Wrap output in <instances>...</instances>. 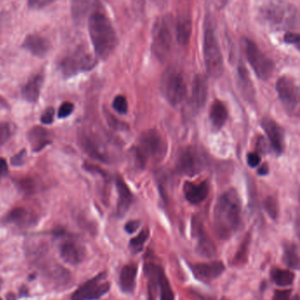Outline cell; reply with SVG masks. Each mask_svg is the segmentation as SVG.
<instances>
[{"instance_id":"ee69618b","label":"cell","mask_w":300,"mask_h":300,"mask_svg":"<svg viewBox=\"0 0 300 300\" xmlns=\"http://www.w3.org/2000/svg\"><path fill=\"white\" fill-rule=\"evenodd\" d=\"M284 40L286 43L289 44H296L298 45L300 43V37L298 33L293 31H288L285 35Z\"/></svg>"},{"instance_id":"7a4b0ae2","label":"cell","mask_w":300,"mask_h":300,"mask_svg":"<svg viewBox=\"0 0 300 300\" xmlns=\"http://www.w3.org/2000/svg\"><path fill=\"white\" fill-rule=\"evenodd\" d=\"M88 31L96 56L100 59H108L118 43L111 21L102 12H92L88 18Z\"/></svg>"},{"instance_id":"ab89813d","label":"cell","mask_w":300,"mask_h":300,"mask_svg":"<svg viewBox=\"0 0 300 300\" xmlns=\"http://www.w3.org/2000/svg\"><path fill=\"white\" fill-rule=\"evenodd\" d=\"M74 110V105L70 102H65L62 103V105L60 106L59 109V118L62 119V118H66L70 117Z\"/></svg>"},{"instance_id":"f1b7e54d","label":"cell","mask_w":300,"mask_h":300,"mask_svg":"<svg viewBox=\"0 0 300 300\" xmlns=\"http://www.w3.org/2000/svg\"><path fill=\"white\" fill-rule=\"evenodd\" d=\"M237 70H238L239 87H240V89L241 90L244 96L247 100L252 101L255 97V93H254L253 82L250 79L247 70L245 65L242 64V62H240Z\"/></svg>"},{"instance_id":"ba28073f","label":"cell","mask_w":300,"mask_h":300,"mask_svg":"<svg viewBox=\"0 0 300 300\" xmlns=\"http://www.w3.org/2000/svg\"><path fill=\"white\" fill-rule=\"evenodd\" d=\"M245 58L257 78L265 81L268 80L275 70V64L268 56L259 49L252 40H243Z\"/></svg>"},{"instance_id":"52a82bcc","label":"cell","mask_w":300,"mask_h":300,"mask_svg":"<svg viewBox=\"0 0 300 300\" xmlns=\"http://www.w3.org/2000/svg\"><path fill=\"white\" fill-rule=\"evenodd\" d=\"M160 90L170 105L178 106L187 96V84L183 74L176 68H169L164 72L160 81Z\"/></svg>"},{"instance_id":"b9f144b4","label":"cell","mask_w":300,"mask_h":300,"mask_svg":"<svg viewBox=\"0 0 300 300\" xmlns=\"http://www.w3.org/2000/svg\"><path fill=\"white\" fill-rule=\"evenodd\" d=\"M27 159V151L26 150H21L20 152H18L11 159V163L12 166H21L25 163Z\"/></svg>"},{"instance_id":"8d00e7d4","label":"cell","mask_w":300,"mask_h":300,"mask_svg":"<svg viewBox=\"0 0 300 300\" xmlns=\"http://www.w3.org/2000/svg\"><path fill=\"white\" fill-rule=\"evenodd\" d=\"M263 206H264V210L267 212V214L269 215V218L273 220H276L278 217V213H279V208H278L277 199L273 196H268L264 200Z\"/></svg>"},{"instance_id":"4dcf8cb0","label":"cell","mask_w":300,"mask_h":300,"mask_svg":"<svg viewBox=\"0 0 300 300\" xmlns=\"http://www.w3.org/2000/svg\"><path fill=\"white\" fill-rule=\"evenodd\" d=\"M5 218L6 222L20 227L29 226L34 221L31 213L22 207H18L12 210L6 215Z\"/></svg>"},{"instance_id":"d4e9b609","label":"cell","mask_w":300,"mask_h":300,"mask_svg":"<svg viewBox=\"0 0 300 300\" xmlns=\"http://www.w3.org/2000/svg\"><path fill=\"white\" fill-rule=\"evenodd\" d=\"M175 34L177 42L180 45L185 46L189 43L192 34V20L189 14H180L175 24Z\"/></svg>"},{"instance_id":"f6af8a7d","label":"cell","mask_w":300,"mask_h":300,"mask_svg":"<svg viewBox=\"0 0 300 300\" xmlns=\"http://www.w3.org/2000/svg\"><path fill=\"white\" fill-rule=\"evenodd\" d=\"M292 290H285V291H276L274 293L272 300H291Z\"/></svg>"},{"instance_id":"74e56055","label":"cell","mask_w":300,"mask_h":300,"mask_svg":"<svg viewBox=\"0 0 300 300\" xmlns=\"http://www.w3.org/2000/svg\"><path fill=\"white\" fill-rule=\"evenodd\" d=\"M112 107L117 113L121 114V115L128 113L129 106H128L127 99L123 95H117V97L114 99Z\"/></svg>"},{"instance_id":"f907efd6","label":"cell","mask_w":300,"mask_h":300,"mask_svg":"<svg viewBox=\"0 0 300 300\" xmlns=\"http://www.w3.org/2000/svg\"><path fill=\"white\" fill-rule=\"evenodd\" d=\"M292 300H300V299H299V295H295V296L293 297V299Z\"/></svg>"},{"instance_id":"44dd1931","label":"cell","mask_w":300,"mask_h":300,"mask_svg":"<svg viewBox=\"0 0 300 300\" xmlns=\"http://www.w3.org/2000/svg\"><path fill=\"white\" fill-rule=\"evenodd\" d=\"M22 47L38 58H45L51 50L49 40L39 35H28L22 43Z\"/></svg>"},{"instance_id":"681fc988","label":"cell","mask_w":300,"mask_h":300,"mask_svg":"<svg viewBox=\"0 0 300 300\" xmlns=\"http://www.w3.org/2000/svg\"><path fill=\"white\" fill-rule=\"evenodd\" d=\"M258 175L261 176H265L269 174V167L267 164H264L263 166H261V168L258 169Z\"/></svg>"},{"instance_id":"7bdbcfd3","label":"cell","mask_w":300,"mask_h":300,"mask_svg":"<svg viewBox=\"0 0 300 300\" xmlns=\"http://www.w3.org/2000/svg\"><path fill=\"white\" fill-rule=\"evenodd\" d=\"M246 161H247V164H248L250 168H257L258 166L261 163V158L258 153L251 152V153L247 154Z\"/></svg>"},{"instance_id":"ffe728a7","label":"cell","mask_w":300,"mask_h":300,"mask_svg":"<svg viewBox=\"0 0 300 300\" xmlns=\"http://www.w3.org/2000/svg\"><path fill=\"white\" fill-rule=\"evenodd\" d=\"M210 187L206 181L194 183L186 181L183 185V194L185 199L193 205H197L208 197Z\"/></svg>"},{"instance_id":"d6a6232c","label":"cell","mask_w":300,"mask_h":300,"mask_svg":"<svg viewBox=\"0 0 300 300\" xmlns=\"http://www.w3.org/2000/svg\"><path fill=\"white\" fill-rule=\"evenodd\" d=\"M94 2L91 1H73L71 4V15L75 21L81 22L94 8Z\"/></svg>"},{"instance_id":"60d3db41","label":"cell","mask_w":300,"mask_h":300,"mask_svg":"<svg viewBox=\"0 0 300 300\" xmlns=\"http://www.w3.org/2000/svg\"><path fill=\"white\" fill-rule=\"evenodd\" d=\"M55 109L53 108H49L43 112L41 117V121L43 124L50 125L54 121Z\"/></svg>"},{"instance_id":"c3c4849f","label":"cell","mask_w":300,"mask_h":300,"mask_svg":"<svg viewBox=\"0 0 300 300\" xmlns=\"http://www.w3.org/2000/svg\"><path fill=\"white\" fill-rule=\"evenodd\" d=\"M7 162L3 158H0V180L3 179L4 177L7 176Z\"/></svg>"},{"instance_id":"5b68a950","label":"cell","mask_w":300,"mask_h":300,"mask_svg":"<svg viewBox=\"0 0 300 300\" xmlns=\"http://www.w3.org/2000/svg\"><path fill=\"white\" fill-rule=\"evenodd\" d=\"M168 152V144L156 129H147L141 134L136 148V155L143 166L148 162H159Z\"/></svg>"},{"instance_id":"603a6c76","label":"cell","mask_w":300,"mask_h":300,"mask_svg":"<svg viewBox=\"0 0 300 300\" xmlns=\"http://www.w3.org/2000/svg\"><path fill=\"white\" fill-rule=\"evenodd\" d=\"M160 268V266L153 262L144 263V275L147 277V300H157L159 296L158 274Z\"/></svg>"},{"instance_id":"816d5d0a","label":"cell","mask_w":300,"mask_h":300,"mask_svg":"<svg viewBox=\"0 0 300 300\" xmlns=\"http://www.w3.org/2000/svg\"><path fill=\"white\" fill-rule=\"evenodd\" d=\"M226 300V299H221V300Z\"/></svg>"},{"instance_id":"7dc6e473","label":"cell","mask_w":300,"mask_h":300,"mask_svg":"<svg viewBox=\"0 0 300 300\" xmlns=\"http://www.w3.org/2000/svg\"><path fill=\"white\" fill-rule=\"evenodd\" d=\"M51 1H46V0H34V1H29L28 2V6L31 9L38 10V9H43L46 7L49 4H51Z\"/></svg>"},{"instance_id":"7c38bea8","label":"cell","mask_w":300,"mask_h":300,"mask_svg":"<svg viewBox=\"0 0 300 300\" xmlns=\"http://www.w3.org/2000/svg\"><path fill=\"white\" fill-rule=\"evenodd\" d=\"M205 164V157L201 151L195 147H187L180 153L176 167L180 174L194 176L203 171Z\"/></svg>"},{"instance_id":"e575fe53","label":"cell","mask_w":300,"mask_h":300,"mask_svg":"<svg viewBox=\"0 0 300 300\" xmlns=\"http://www.w3.org/2000/svg\"><path fill=\"white\" fill-rule=\"evenodd\" d=\"M149 237H150V231L147 228H144L141 231L136 237L129 240V246L130 252L133 254L141 253L144 249V244L148 240Z\"/></svg>"},{"instance_id":"7402d4cb","label":"cell","mask_w":300,"mask_h":300,"mask_svg":"<svg viewBox=\"0 0 300 300\" xmlns=\"http://www.w3.org/2000/svg\"><path fill=\"white\" fill-rule=\"evenodd\" d=\"M82 146L85 149L90 156L94 159L102 161H108L109 158L106 153L104 144L101 143V141L97 137H94L91 134L85 133L80 137Z\"/></svg>"},{"instance_id":"30bf717a","label":"cell","mask_w":300,"mask_h":300,"mask_svg":"<svg viewBox=\"0 0 300 300\" xmlns=\"http://www.w3.org/2000/svg\"><path fill=\"white\" fill-rule=\"evenodd\" d=\"M96 64V60L81 50L72 52L62 59L59 63V70L63 76L70 77L83 70H92Z\"/></svg>"},{"instance_id":"83f0119b","label":"cell","mask_w":300,"mask_h":300,"mask_svg":"<svg viewBox=\"0 0 300 300\" xmlns=\"http://www.w3.org/2000/svg\"><path fill=\"white\" fill-rule=\"evenodd\" d=\"M209 118L212 127L216 130L222 129L228 119V110L226 105L219 100H215L210 109Z\"/></svg>"},{"instance_id":"277c9868","label":"cell","mask_w":300,"mask_h":300,"mask_svg":"<svg viewBox=\"0 0 300 300\" xmlns=\"http://www.w3.org/2000/svg\"><path fill=\"white\" fill-rule=\"evenodd\" d=\"M261 20L276 30L292 29L299 24V11L294 5L284 2H270L260 11Z\"/></svg>"},{"instance_id":"d6986e66","label":"cell","mask_w":300,"mask_h":300,"mask_svg":"<svg viewBox=\"0 0 300 300\" xmlns=\"http://www.w3.org/2000/svg\"><path fill=\"white\" fill-rule=\"evenodd\" d=\"M208 97V83L203 75H196L192 85L190 103L195 111L203 109Z\"/></svg>"},{"instance_id":"4316f807","label":"cell","mask_w":300,"mask_h":300,"mask_svg":"<svg viewBox=\"0 0 300 300\" xmlns=\"http://www.w3.org/2000/svg\"><path fill=\"white\" fill-rule=\"evenodd\" d=\"M137 267L134 264L125 265L121 269L119 277V286L121 292L126 294H132L136 287Z\"/></svg>"},{"instance_id":"e0dca14e","label":"cell","mask_w":300,"mask_h":300,"mask_svg":"<svg viewBox=\"0 0 300 300\" xmlns=\"http://www.w3.org/2000/svg\"><path fill=\"white\" fill-rule=\"evenodd\" d=\"M118 200H117V215L118 218H123L129 211V208L133 203L132 192L129 189L128 185L120 176H117L116 179Z\"/></svg>"},{"instance_id":"2e32d148","label":"cell","mask_w":300,"mask_h":300,"mask_svg":"<svg viewBox=\"0 0 300 300\" xmlns=\"http://www.w3.org/2000/svg\"><path fill=\"white\" fill-rule=\"evenodd\" d=\"M60 256L66 263L77 265L80 263L86 255L85 247L81 243L74 240H66L59 247Z\"/></svg>"},{"instance_id":"8992f818","label":"cell","mask_w":300,"mask_h":300,"mask_svg":"<svg viewBox=\"0 0 300 300\" xmlns=\"http://www.w3.org/2000/svg\"><path fill=\"white\" fill-rule=\"evenodd\" d=\"M175 35V21L170 14L158 19L152 30V51L160 61L166 60L170 54Z\"/></svg>"},{"instance_id":"484cf974","label":"cell","mask_w":300,"mask_h":300,"mask_svg":"<svg viewBox=\"0 0 300 300\" xmlns=\"http://www.w3.org/2000/svg\"><path fill=\"white\" fill-rule=\"evenodd\" d=\"M43 85V75H34L28 79L21 91V95L25 101L35 103L38 101Z\"/></svg>"},{"instance_id":"9c48e42d","label":"cell","mask_w":300,"mask_h":300,"mask_svg":"<svg viewBox=\"0 0 300 300\" xmlns=\"http://www.w3.org/2000/svg\"><path fill=\"white\" fill-rule=\"evenodd\" d=\"M276 89L286 112L293 117H298L300 112V87L296 80L288 76H283L277 79Z\"/></svg>"},{"instance_id":"cb8c5ba5","label":"cell","mask_w":300,"mask_h":300,"mask_svg":"<svg viewBox=\"0 0 300 300\" xmlns=\"http://www.w3.org/2000/svg\"><path fill=\"white\" fill-rule=\"evenodd\" d=\"M28 143L34 152H40L51 144V132L43 127L35 126L28 133Z\"/></svg>"},{"instance_id":"836d02e7","label":"cell","mask_w":300,"mask_h":300,"mask_svg":"<svg viewBox=\"0 0 300 300\" xmlns=\"http://www.w3.org/2000/svg\"><path fill=\"white\" fill-rule=\"evenodd\" d=\"M158 284L160 300H175V293L162 268H160L158 274Z\"/></svg>"},{"instance_id":"d590c367","label":"cell","mask_w":300,"mask_h":300,"mask_svg":"<svg viewBox=\"0 0 300 300\" xmlns=\"http://www.w3.org/2000/svg\"><path fill=\"white\" fill-rule=\"evenodd\" d=\"M250 239L251 237H250L249 234H247L240 245L237 253L234 255V261L236 265L243 264L246 261L248 249H249Z\"/></svg>"},{"instance_id":"ac0fdd59","label":"cell","mask_w":300,"mask_h":300,"mask_svg":"<svg viewBox=\"0 0 300 300\" xmlns=\"http://www.w3.org/2000/svg\"><path fill=\"white\" fill-rule=\"evenodd\" d=\"M41 267L48 278H50V280L55 285L58 286H65L70 283L71 276L69 270L59 263L45 261L41 263Z\"/></svg>"},{"instance_id":"f546056e","label":"cell","mask_w":300,"mask_h":300,"mask_svg":"<svg viewBox=\"0 0 300 300\" xmlns=\"http://www.w3.org/2000/svg\"><path fill=\"white\" fill-rule=\"evenodd\" d=\"M283 261L285 265L293 270L300 269L299 246L293 242H285L283 248Z\"/></svg>"},{"instance_id":"bcb514c9","label":"cell","mask_w":300,"mask_h":300,"mask_svg":"<svg viewBox=\"0 0 300 300\" xmlns=\"http://www.w3.org/2000/svg\"><path fill=\"white\" fill-rule=\"evenodd\" d=\"M140 226V222L138 220H130L126 223L124 226V230L127 234H133L138 230Z\"/></svg>"},{"instance_id":"f5cc1de1","label":"cell","mask_w":300,"mask_h":300,"mask_svg":"<svg viewBox=\"0 0 300 300\" xmlns=\"http://www.w3.org/2000/svg\"><path fill=\"white\" fill-rule=\"evenodd\" d=\"M0 300H2V299H0Z\"/></svg>"},{"instance_id":"4fadbf2b","label":"cell","mask_w":300,"mask_h":300,"mask_svg":"<svg viewBox=\"0 0 300 300\" xmlns=\"http://www.w3.org/2000/svg\"><path fill=\"white\" fill-rule=\"evenodd\" d=\"M191 233L195 239V252L204 258H211L216 254V245L203 227V222L198 217H194L191 221Z\"/></svg>"},{"instance_id":"9a60e30c","label":"cell","mask_w":300,"mask_h":300,"mask_svg":"<svg viewBox=\"0 0 300 300\" xmlns=\"http://www.w3.org/2000/svg\"><path fill=\"white\" fill-rule=\"evenodd\" d=\"M190 269L196 279L203 283H210L220 277L225 272L226 267L222 261H213L195 264L191 266Z\"/></svg>"},{"instance_id":"5bb4252c","label":"cell","mask_w":300,"mask_h":300,"mask_svg":"<svg viewBox=\"0 0 300 300\" xmlns=\"http://www.w3.org/2000/svg\"><path fill=\"white\" fill-rule=\"evenodd\" d=\"M261 127L268 136L273 151L280 155L285 150V131L277 121L266 117L261 121Z\"/></svg>"},{"instance_id":"f35d334b","label":"cell","mask_w":300,"mask_h":300,"mask_svg":"<svg viewBox=\"0 0 300 300\" xmlns=\"http://www.w3.org/2000/svg\"><path fill=\"white\" fill-rule=\"evenodd\" d=\"M12 136L11 126L7 122H0V145L5 144Z\"/></svg>"},{"instance_id":"1f68e13d","label":"cell","mask_w":300,"mask_h":300,"mask_svg":"<svg viewBox=\"0 0 300 300\" xmlns=\"http://www.w3.org/2000/svg\"><path fill=\"white\" fill-rule=\"evenodd\" d=\"M295 273L287 269L273 268L270 270V278L275 285L279 287H288L293 285L295 280Z\"/></svg>"},{"instance_id":"8fae6325","label":"cell","mask_w":300,"mask_h":300,"mask_svg":"<svg viewBox=\"0 0 300 300\" xmlns=\"http://www.w3.org/2000/svg\"><path fill=\"white\" fill-rule=\"evenodd\" d=\"M109 290L110 284L107 280V274L101 273L75 291L71 296V300H100L109 293Z\"/></svg>"},{"instance_id":"3957f363","label":"cell","mask_w":300,"mask_h":300,"mask_svg":"<svg viewBox=\"0 0 300 300\" xmlns=\"http://www.w3.org/2000/svg\"><path fill=\"white\" fill-rule=\"evenodd\" d=\"M203 49L208 74L212 78H220L224 72V58L218 35L210 17H207L203 26Z\"/></svg>"},{"instance_id":"6da1fadb","label":"cell","mask_w":300,"mask_h":300,"mask_svg":"<svg viewBox=\"0 0 300 300\" xmlns=\"http://www.w3.org/2000/svg\"><path fill=\"white\" fill-rule=\"evenodd\" d=\"M213 218L215 231L222 240L230 239L239 230L241 220V202L234 188L225 191L218 197Z\"/></svg>"}]
</instances>
